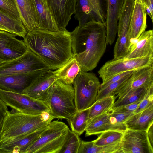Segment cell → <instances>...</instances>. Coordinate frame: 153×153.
Wrapping results in <instances>:
<instances>
[{
  "label": "cell",
  "mask_w": 153,
  "mask_h": 153,
  "mask_svg": "<svg viewBox=\"0 0 153 153\" xmlns=\"http://www.w3.org/2000/svg\"><path fill=\"white\" fill-rule=\"evenodd\" d=\"M23 41L30 50L47 64L51 70L64 65L73 56L71 33L37 28L27 32Z\"/></svg>",
  "instance_id": "6da1fadb"
},
{
  "label": "cell",
  "mask_w": 153,
  "mask_h": 153,
  "mask_svg": "<svg viewBox=\"0 0 153 153\" xmlns=\"http://www.w3.org/2000/svg\"><path fill=\"white\" fill-rule=\"evenodd\" d=\"M71 33L73 53L81 70L86 72L93 70L106 51L105 23L90 22L81 27H77Z\"/></svg>",
  "instance_id": "7a4b0ae2"
},
{
  "label": "cell",
  "mask_w": 153,
  "mask_h": 153,
  "mask_svg": "<svg viewBox=\"0 0 153 153\" xmlns=\"http://www.w3.org/2000/svg\"><path fill=\"white\" fill-rule=\"evenodd\" d=\"M42 114L33 115L8 111L4 117L0 133V141L27 134L48 125Z\"/></svg>",
  "instance_id": "3957f363"
},
{
  "label": "cell",
  "mask_w": 153,
  "mask_h": 153,
  "mask_svg": "<svg viewBox=\"0 0 153 153\" xmlns=\"http://www.w3.org/2000/svg\"><path fill=\"white\" fill-rule=\"evenodd\" d=\"M51 115L55 118L71 119L77 112L72 84L58 79L51 86L46 99Z\"/></svg>",
  "instance_id": "277c9868"
},
{
  "label": "cell",
  "mask_w": 153,
  "mask_h": 153,
  "mask_svg": "<svg viewBox=\"0 0 153 153\" xmlns=\"http://www.w3.org/2000/svg\"><path fill=\"white\" fill-rule=\"evenodd\" d=\"M69 129L63 122L51 121L25 153H60Z\"/></svg>",
  "instance_id": "5b68a950"
},
{
  "label": "cell",
  "mask_w": 153,
  "mask_h": 153,
  "mask_svg": "<svg viewBox=\"0 0 153 153\" xmlns=\"http://www.w3.org/2000/svg\"><path fill=\"white\" fill-rule=\"evenodd\" d=\"M72 84L77 111L89 108L96 101L100 85L95 74L81 70Z\"/></svg>",
  "instance_id": "8992f818"
},
{
  "label": "cell",
  "mask_w": 153,
  "mask_h": 153,
  "mask_svg": "<svg viewBox=\"0 0 153 153\" xmlns=\"http://www.w3.org/2000/svg\"><path fill=\"white\" fill-rule=\"evenodd\" d=\"M0 98L14 111L33 115L40 114L44 112L50 113L46 101L35 99L25 94L0 88Z\"/></svg>",
  "instance_id": "52a82bcc"
},
{
  "label": "cell",
  "mask_w": 153,
  "mask_h": 153,
  "mask_svg": "<svg viewBox=\"0 0 153 153\" xmlns=\"http://www.w3.org/2000/svg\"><path fill=\"white\" fill-rule=\"evenodd\" d=\"M134 0H125L118 19L117 39L114 49L113 59L125 57L130 47L128 40L130 25Z\"/></svg>",
  "instance_id": "ba28073f"
},
{
  "label": "cell",
  "mask_w": 153,
  "mask_h": 153,
  "mask_svg": "<svg viewBox=\"0 0 153 153\" xmlns=\"http://www.w3.org/2000/svg\"><path fill=\"white\" fill-rule=\"evenodd\" d=\"M43 69L50 70L49 65L27 48L22 56L4 62L0 66V75L28 72Z\"/></svg>",
  "instance_id": "9c48e42d"
},
{
  "label": "cell",
  "mask_w": 153,
  "mask_h": 153,
  "mask_svg": "<svg viewBox=\"0 0 153 153\" xmlns=\"http://www.w3.org/2000/svg\"><path fill=\"white\" fill-rule=\"evenodd\" d=\"M153 65V56L134 59L124 58L106 62L98 71L103 83L114 76L125 71Z\"/></svg>",
  "instance_id": "30bf717a"
},
{
  "label": "cell",
  "mask_w": 153,
  "mask_h": 153,
  "mask_svg": "<svg viewBox=\"0 0 153 153\" xmlns=\"http://www.w3.org/2000/svg\"><path fill=\"white\" fill-rule=\"evenodd\" d=\"M107 0H76L74 17L78 27L91 21L105 23Z\"/></svg>",
  "instance_id": "8fae6325"
},
{
  "label": "cell",
  "mask_w": 153,
  "mask_h": 153,
  "mask_svg": "<svg viewBox=\"0 0 153 153\" xmlns=\"http://www.w3.org/2000/svg\"><path fill=\"white\" fill-rule=\"evenodd\" d=\"M120 145L123 153H153L146 131L127 129Z\"/></svg>",
  "instance_id": "7c38bea8"
},
{
  "label": "cell",
  "mask_w": 153,
  "mask_h": 153,
  "mask_svg": "<svg viewBox=\"0 0 153 153\" xmlns=\"http://www.w3.org/2000/svg\"><path fill=\"white\" fill-rule=\"evenodd\" d=\"M48 70L43 69L20 74L0 75V88L22 93L36 79Z\"/></svg>",
  "instance_id": "4fadbf2b"
},
{
  "label": "cell",
  "mask_w": 153,
  "mask_h": 153,
  "mask_svg": "<svg viewBox=\"0 0 153 153\" xmlns=\"http://www.w3.org/2000/svg\"><path fill=\"white\" fill-rule=\"evenodd\" d=\"M153 85V65L136 69L116 91V97L121 98L130 91Z\"/></svg>",
  "instance_id": "5bb4252c"
},
{
  "label": "cell",
  "mask_w": 153,
  "mask_h": 153,
  "mask_svg": "<svg viewBox=\"0 0 153 153\" xmlns=\"http://www.w3.org/2000/svg\"><path fill=\"white\" fill-rule=\"evenodd\" d=\"M16 36L0 30V59L9 61L24 54L27 48L23 40L16 38Z\"/></svg>",
  "instance_id": "9a60e30c"
},
{
  "label": "cell",
  "mask_w": 153,
  "mask_h": 153,
  "mask_svg": "<svg viewBox=\"0 0 153 153\" xmlns=\"http://www.w3.org/2000/svg\"><path fill=\"white\" fill-rule=\"evenodd\" d=\"M47 126L27 134L0 141V153H25Z\"/></svg>",
  "instance_id": "2e32d148"
},
{
  "label": "cell",
  "mask_w": 153,
  "mask_h": 153,
  "mask_svg": "<svg viewBox=\"0 0 153 153\" xmlns=\"http://www.w3.org/2000/svg\"><path fill=\"white\" fill-rule=\"evenodd\" d=\"M58 79L49 70L36 79L22 93L35 99L46 101L49 90Z\"/></svg>",
  "instance_id": "e0dca14e"
},
{
  "label": "cell",
  "mask_w": 153,
  "mask_h": 153,
  "mask_svg": "<svg viewBox=\"0 0 153 153\" xmlns=\"http://www.w3.org/2000/svg\"><path fill=\"white\" fill-rule=\"evenodd\" d=\"M125 0H107L106 42L107 45L114 42L117 33L118 19Z\"/></svg>",
  "instance_id": "ac0fdd59"
},
{
  "label": "cell",
  "mask_w": 153,
  "mask_h": 153,
  "mask_svg": "<svg viewBox=\"0 0 153 153\" xmlns=\"http://www.w3.org/2000/svg\"><path fill=\"white\" fill-rule=\"evenodd\" d=\"M153 56V30L145 31L131 45L124 57L126 59Z\"/></svg>",
  "instance_id": "d6986e66"
},
{
  "label": "cell",
  "mask_w": 153,
  "mask_h": 153,
  "mask_svg": "<svg viewBox=\"0 0 153 153\" xmlns=\"http://www.w3.org/2000/svg\"><path fill=\"white\" fill-rule=\"evenodd\" d=\"M21 20L27 32L38 28L39 19L34 0H15Z\"/></svg>",
  "instance_id": "ffe728a7"
},
{
  "label": "cell",
  "mask_w": 153,
  "mask_h": 153,
  "mask_svg": "<svg viewBox=\"0 0 153 153\" xmlns=\"http://www.w3.org/2000/svg\"><path fill=\"white\" fill-rule=\"evenodd\" d=\"M127 129L125 123L114 125L110 120L108 111L99 115L93 119L87 125L85 131V136L97 135L108 131H117L124 132Z\"/></svg>",
  "instance_id": "44dd1931"
},
{
  "label": "cell",
  "mask_w": 153,
  "mask_h": 153,
  "mask_svg": "<svg viewBox=\"0 0 153 153\" xmlns=\"http://www.w3.org/2000/svg\"><path fill=\"white\" fill-rule=\"evenodd\" d=\"M145 5L134 2L130 21L128 40L137 39L147 27Z\"/></svg>",
  "instance_id": "7402d4cb"
},
{
  "label": "cell",
  "mask_w": 153,
  "mask_h": 153,
  "mask_svg": "<svg viewBox=\"0 0 153 153\" xmlns=\"http://www.w3.org/2000/svg\"><path fill=\"white\" fill-rule=\"evenodd\" d=\"M153 123V105L131 116L125 122L128 129L147 131Z\"/></svg>",
  "instance_id": "603a6c76"
},
{
  "label": "cell",
  "mask_w": 153,
  "mask_h": 153,
  "mask_svg": "<svg viewBox=\"0 0 153 153\" xmlns=\"http://www.w3.org/2000/svg\"><path fill=\"white\" fill-rule=\"evenodd\" d=\"M39 19L37 28L51 31H59L47 0H34Z\"/></svg>",
  "instance_id": "cb8c5ba5"
},
{
  "label": "cell",
  "mask_w": 153,
  "mask_h": 153,
  "mask_svg": "<svg viewBox=\"0 0 153 153\" xmlns=\"http://www.w3.org/2000/svg\"><path fill=\"white\" fill-rule=\"evenodd\" d=\"M81 70L79 63L73 55L64 65L52 72L58 79L65 83L72 84Z\"/></svg>",
  "instance_id": "d4e9b609"
},
{
  "label": "cell",
  "mask_w": 153,
  "mask_h": 153,
  "mask_svg": "<svg viewBox=\"0 0 153 153\" xmlns=\"http://www.w3.org/2000/svg\"><path fill=\"white\" fill-rule=\"evenodd\" d=\"M120 142L105 146L95 145L93 141L81 140L78 153H123L120 147Z\"/></svg>",
  "instance_id": "484cf974"
},
{
  "label": "cell",
  "mask_w": 153,
  "mask_h": 153,
  "mask_svg": "<svg viewBox=\"0 0 153 153\" xmlns=\"http://www.w3.org/2000/svg\"><path fill=\"white\" fill-rule=\"evenodd\" d=\"M116 97L114 96H111L96 100L89 108L87 125L95 117L109 111L113 106Z\"/></svg>",
  "instance_id": "4316f807"
},
{
  "label": "cell",
  "mask_w": 153,
  "mask_h": 153,
  "mask_svg": "<svg viewBox=\"0 0 153 153\" xmlns=\"http://www.w3.org/2000/svg\"><path fill=\"white\" fill-rule=\"evenodd\" d=\"M152 88L153 85L149 87L140 88L130 91L114 102L110 110L141 101Z\"/></svg>",
  "instance_id": "83f0119b"
},
{
  "label": "cell",
  "mask_w": 153,
  "mask_h": 153,
  "mask_svg": "<svg viewBox=\"0 0 153 153\" xmlns=\"http://www.w3.org/2000/svg\"><path fill=\"white\" fill-rule=\"evenodd\" d=\"M0 25L8 32L24 38L27 32L21 21L14 19L0 11Z\"/></svg>",
  "instance_id": "f1b7e54d"
},
{
  "label": "cell",
  "mask_w": 153,
  "mask_h": 153,
  "mask_svg": "<svg viewBox=\"0 0 153 153\" xmlns=\"http://www.w3.org/2000/svg\"><path fill=\"white\" fill-rule=\"evenodd\" d=\"M89 108L80 112L77 111L71 119L67 120L71 131L79 136L85 131L87 127Z\"/></svg>",
  "instance_id": "f546056e"
},
{
  "label": "cell",
  "mask_w": 153,
  "mask_h": 153,
  "mask_svg": "<svg viewBox=\"0 0 153 153\" xmlns=\"http://www.w3.org/2000/svg\"><path fill=\"white\" fill-rule=\"evenodd\" d=\"M124 132L117 131H108L101 133L96 140L93 141L94 144L98 146H105L120 142Z\"/></svg>",
  "instance_id": "4dcf8cb0"
},
{
  "label": "cell",
  "mask_w": 153,
  "mask_h": 153,
  "mask_svg": "<svg viewBox=\"0 0 153 153\" xmlns=\"http://www.w3.org/2000/svg\"><path fill=\"white\" fill-rule=\"evenodd\" d=\"M81 140L78 135L69 129L60 153H78Z\"/></svg>",
  "instance_id": "1f68e13d"
},
{
  "label": "cell",
  "mask_w": 153,
  "mask_h": 153,
  "mask_svg": "<svg viewBox=\"0 0 153 153\" xmlns=\"http://www.w3.org/2000/svg\"><path fill=\"white\" fill-rule=\"evenodd\" d=\"M0 11L14 19L21 21L15 0H0Z\"/></svg>",
  "instance_id": "d6a6232c"
},
{
  "label": "cell",
  "mask_w": 153,
  "mask_h": 153,
  "mask_svg": "<svg viewBox=\"0 0 153 153\" xmlns=\"http://www.w3.org/2000/svg\"><path fill=\"white\" fill-rule=\"evenodd\" d=\"M132 74L125 76L118 81L113 83L102 89L99 91L96 97V100L100 99L107 96L115 95L116 91Z\"/></svg>",
  "instance_id": "836d02e7"
},
{
  "label": "cell",
  "mask_w": 153,
  "mask_h": 153,
  "mask_svg": "<svg viewBox=\"0 0 153 153\" xmlns=\"http://www.w3.org/2000/svg\"><path fill=\"white\" fill-rule=\"evenodd\" d=\"M111 123L113 124H119L125 123V121L134 113L117 112L113 111H108Z\"/></svg>",
  "instance_id": "e575fe53"
},
{
  "label": "cell",
  "mask_w": 153,
  "mask_h": 153,
  "mask_svg": "<svg viewBox=\"0 0 153 153\" xmlns=\"http://www.w3.org/2000/svg\"><path fill=\"white\" fill-rule=\"evenodd\" d=\"M153 105V88H151L141 100L138 107L134 111L136 114L141 112Z\"/></svg>",
  "instance_id": "d590c367"
},
{
  "label": "cell",
  "mask_w": 153,
  "mask_h": 153,
  "mask_svg": "<svg viewBox=\"0 0 153 153\" xmlns=\"http://www.w3.org/2000/svg\"><path fill=\"white\" fill-rule=\"evenodd\" d=\"M136 70L125 71L114 76L104 83L100 84L99 91L105 88L113 83L118 81L125 76L133 73Z\"/></svg>",
  "instance_id": "8d00e7d4"
},
{
  "label": "cell",
  "mask_w": 153,
  "mask_h": 153,
  "mask_svg": "<svg viewBox=\"0 0 153 153\" xmlns=\"http://www.w3.org/2000/svg\"><path fill=\"white\" fill-rule=\"evenodd\" d=\"M141 101H139L132 104L118 107L110 110L109 111L122 113H134Z\"/></svg>",
  "instance_id": "74e56055"
},
{
  "label": "cell",
  "mask_w": 153,
  "mask_h": 153,
  "mask_svg": "<svg viewBox=\"0 0 153 153\" xmlns=\"http://www.w3.org/2000/svg\"><path fill=\"white\" fill-rule=\"evenodd\" d=\"M7 107L0 98V133L4 117L9 111Z\"/></svg>",
  "instance_id": "f35d334b"
},
{
  "label": "cell",
  "mask_w": 153,
  "mask_h": 153,
  "mask_svg": "<svg viewBox=\"0 0 153 153\" xmlns=\"http://www.w3.org/2000/svg\"><path fill=\"white\" fill-rule=\"evenodd\" d=\"M147 136L150 143L153 147V123L149 126L147 131Z\"/></svg>",
  "instance_id": "ab89813d"
},
{
  "label": "cell",
  "mask_w": 153,
  "mask_h": 153,
  "mask_svg": "<svg viewBox=\"0 0 153 153\" xmlns=\"http://www.w3.org/2000/svg\"><path fill=\"white\" fill-rule=\"evenodd\" d=\"M145 8L147 15H148L150 17L152 20V22H153V15L151 14L150 11L149 9V7L147 6H145Z\"/></svg>",
  "instance_id": "60d3db41"
},
{
  "label": "cell",
  "mask_w": 153,
  "mask_h": 153,
  "mask_svg": "<svg viewBox=\"0 0 153 153\" xmlns=\"http://www.w3.org/2000/svg\"><path fill=\"white\" fill-rule=\"evenodd\" d=\"M150 7L149 9L150 11L151 14H153V0H149Z\"/></svg>",
  "instance_id": "b9f144b4"
},
{
  "label": "cell",
  "mask_w": 153,
  "mask_h": 153,
  "mask_svg": "<svg viewBox=\"0 0 153 153\" xmlns=\"http://www.w3.org/2000/svg\"><path fill=\"white\" fill-rule=\"evenodd\" d=\"M142 1L144 5L148 6L149 8L150 7L149 0H142Z\"/></svg>",
  "instance_id": "7bdbcfd3"
},
{
  "label": "cell",
  "mask_w": 153,
  "mask_h": 153,
  "mask_svg": "<svg viewBox=\"0 0 153 153\" xmlns=\"http://www.w3.org/2000/svg\"><path fill=\"white\" fill-rule=\"evenodd\" d=\"M0 30L8 32L7 30L4 27L0 25Z\"/></svg>",
  "instance_id": "ee69618b"
},
{
  "label": "cell",
  "mask_w": 153,
  "mask_h": 153,
  "mask_svg": "<svg viewBox=\"0 0 153 153\" xmlns=\"http://www.w3.org/2000/svg\"><path fill=\"white\" fill-rule=\"evenodd\" d=\"M134 2H138L141 4H143L142 0H134Z\"/></svg>",
  "instance_id": "f6af8a7d"
},
{
  "label": "cell",
  "mask_w": 153,
  "mask_h": 153,
  "mask_svg": "<svg viewBox=\"0 0 153 153\" xmlns=\"http://www.w3.org/2000/svg\"><path fill=\"white\" fill-rule=\"evenodd\" d=\"M3 61L0 59V66H1L4 62Z\"/></svg>",
  "instance_id": "bcb514c9"
}]
</instances>
